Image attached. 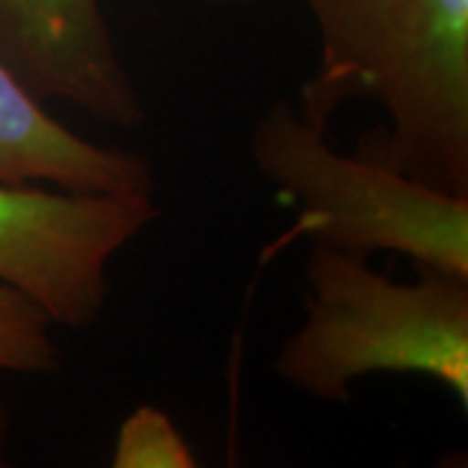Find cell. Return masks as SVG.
<instances>
[{"instance_id":"9c48e42d","label":"cell","mask_w":468,"mask_h":468,"mask_svg":"<svg viewBox=\"0 0 468 468\" xmlns=\"http://www.w3.org/2000/svg\"><path fill=\"white\" fill-rule=\"evenodd\" d=\"M8 445H11V417L8 409L0 403V466L8 463Z\"/></svg>"},{"instance_id":"277c9868","label":"cell","mask_w":468,"mask_h":468,"mask_svg":"<svg viewBox=\"0 0 468 468\" xmlns=\"http://www.w3.org/2000/svg\"><path fill=\"white\" fill-rule=\"evenodd\" d=\"M156 218L154 193L0 183V284L58 328H89L104 315L112 261Z\"/></svg>"},{"instance_id":"8992f818","label":"cell","mask_w":468,"mask_h":468,"mask_svg":"<svg viewBox=\"0 0 468 468\" xmlns=\"http://www.w3.org/2000/svg\"><path fill=\"white\" fill-rule=\"evenodd\" d=\"M0 183L73 193H154L144 154L94 144L63 125L0 60Z\"/></svg>"},{"instance_id":"ba28073f","label":"cell","mask_w":468,"mask_h":468,"mask_svg":"<svg viewBox=\"0 0 468 468\" xmlns=\"http://www.w3.org/2000/svg\"><path fill=\"white\" fill-rule=\"evenodd\" d=\"M112 468H196L198 455L167 411L144 403L120 421Z\"/></svg>"},{"instance_id":"3957f363","label":"cell","mask_w":468,"mask_h":468,"mask_svg":"<svg viewBox=\"0 0 468 468\" xmlns=\"http://www.w3.org/2000/svg\"><path fill=\"white\" fill-rule=\"evenodd\" d=\"M328 128L273 101L250 131L258 175L300 208L297 234L369 258L406 255L417 268L468 279V193H451L365 154H341Z\"/></svg>"},{"instance_id":"5b68a950","label":"cell","mask_w":468,"mask_h":468,"mask_svg":"<svg viewBox=\"0 0 468 468\" xmlns=\"http://www.w3.org/2000/svg\"><path fill=\"white\" fill-rule=\"evenodd\" d=\"M0 60L45 104H68L117 131L146 120L101 0H0Z\"/></svg>"},{"instance_id":"6da1fadb","label":"cell","mask_w":468,"mask_h":468,"mask_svg":"<svg viewBox=\"0 0 468 468\" xmlns=\"http://www.w3.org/2000/svg\"><path fill=\"white\" fill-rule=\"evenodd\" d=\"M320 63L302 115L323 128L351 100L375 101L372 156L451 193H468V0H302Z\"/></svg>"},{"instance_id":"7a4b0ae2","label":"cell","mask_w":468,"mask_h":468,"mask_svg":"<svg viewBox=\"0 0 468 468\" xmlns=\"http://www.w3.org/2000/svg\"><path fill=\"white\" fill-rule=\"evenodd\" d=\"M304 284V320L273 356L286 385L346 403L369 375H421L468 411V279L419 268L396 282L365 255L310 242Z\"/></svg>"},{"instance_id":"30bf717a","label":"cell","mask_w":468,"mask_h":468,"mask_svg":"<svg viewBox=\"0 0 468 468\" xmlns=\"http://www.w3.org/2000/svg\"><path fill=\"white\" fill-rule=\"evenodd\" d=\"M206 3H214V5H248L255 0H206Z\"/></svg>"},{"instance_id":"52a82bcc","label":"cell","mask_w":468,"mask_h":468,"mask_svg":"<svg viewBox=\"0 0 468 468\" xmlns=\"http://www.w3.org/2000/svg\"><path fill=\"white\" fill-rule=\"evenodd\" d=\"M55 328L42 307L0 284V372L58 375L66 356L52 335Z\"/></svg>"}]
</instances>
